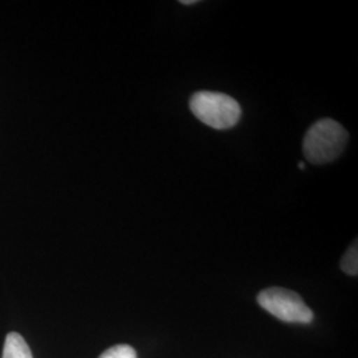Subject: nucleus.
Instances as JSON below:
<instances>
[{
    "mask_svg": "<svg viewBox=\"0 0 358 358\" xmlns=\"http://www.w3.org/2000/svg\"><path fill=\"white\" fill-rule=\"evenodd\" d=\"M348 131L332 118H324L308 129L303 150L308 162L325 165L338 158L345 149Z\"/></svg>",
    "mask_w": 358,
    "mask_h": 358,
    "instance_id": "obj_1",
    "label": "nucleus"
},
{
    "mask_svg": "<svg viewBox=\"0 0 358 358\" xmlns=\"http://www.w3.org/2000/svg\"><path fill=\"white\" fill-rule=\"evenodd\" d=\"M190 110L201 122L217 130L234 128L242 115V108L235 99L210 90H201L192 94Z\"/></svg>",
    "mask_w": 358,
    "mask_h": 358,
    "instance_id": "obj_2",
    "label": "nucleus"
},
{
    "mask_svg": "<svg viewBox=\"0 0 358 358\" xmlns=\"http://www.w3.org/2000/svg\"><path fill=\"white\" fill-rule=\"evenodd\" d=\"M259 306L269 315L284 322L308 324L313 320V312L300 294L285 288H268L257 294Z\"/></svg>",
    "mask_w": 358,
    "mask_h": 358,
    "instance_id": "obj_3",
    "label": "nucleus"
},
{
    "mask_svg": "<svg viewBox=\"0 0 358 358\" xmlns=\"http://www.w3.org/2000/svg\"><path fill=\"white\" fill-rule=\"evenodd\" d=\"M3 358H34L27 345L26 340L19 333L11 332L7 334L3 349Z\"/></svg>",
    "mask_w": 358,
    "mask_h": 358,
    "instance_id": "obj_4",
    "label": "nucleus"
},
{
    "mask_svg": "<svg viewBox=\"0 0 358 358\" xmlns=\"http://www.w3.org/2000/svg\"><path fill=\"white\" fill-rule=\"evenodd\" d=\"M341 269L350 275V276H357L358 273V250L357 241L349 247L346 251L345 255L341 259Z\"/></svg>",
    "mask_w": 358,
    "mask_h": 358,
    "instance_id": "obj_5",
    "label": "nucleus"
},
{
    "mask_svg": "<svg viewBox=\"0 0 358 358\" xmlns=\"http://www.w3.org/2000/svg\"><path fill=\"white\" fill-rule=\"evenodd\" d=\"M99 358H137V352L130 345H115L106 349Z\"/></svg>",
    "mask_w": 358,
    "mask_h": 358,
    "instance_id": "obj_6",
    "label": "nucleus"
},
{
    "mask_svg": "<svg viewBox=\"0 0 358 358\" xmlns=\"http://www.w3.org/2000/svg\"><path fill=\"white\" fill-rule=\"evenodd\" d=\"M196 3H198L196 0H180V4H183V6H192Z\"/></svg>",
    "mask_w": 358,
    "mask_h": 358,
    "instance_id": "obj_7",
    "label": "nucleus"
},
{
    "mask_svg": "<svg viewBox=\"0 0 358 358\" xmlns=\"http://www.w3.org/2000/svg\"><path fill=\"white\" fill-rule=\"evenodd\" d=\"M297 166H299V169H301V170H304V169H306L304 164H301V162H299V164H297Z\"/></svg>",
    "mask_w": 358,
    "mask_h": 358,
    "instance_id": "obj_8",
    "label": "nucleus"
}]
</instances>
